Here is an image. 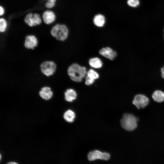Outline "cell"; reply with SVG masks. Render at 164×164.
<instances>
[{"label": "cell", "instance_id": "obj_1", "mask_svg": "<svg viewBox=\"0 0 164 164\" xmlns=\"http://www.w3.org/2000/svg\"><path fill=\"white\" fill-rule=\"evenodd\" d=\"M67 73L70 79L73 81L80 82L86 77L87 73L86 68L77 63L70 65L67 69Z\"/></svg>", "mask_w": 164, "mask_h": 164}, {"label": "cell", "instance_id": "obj_2", "mask_svg": "<svg viewBox=\"0 0 164 164\" xmlns=\"http://www.w3.org/2000/svg\"><path fill=\"white\" fill-rule=\"evenodd\" d=\"M138 118L132 114L126 113L123 114L121 121V127L125 130L132 131L137 127Z\"/></svg>", "mask_w": 164, "mask_h": 164}, {"label": "cell", "instance_id": "obj_3", "mask_svg": "<svg viewBox=\"0 0 164 164\" xmlns=\"http://www.w3.org/2000/svg\"><path fill=\"white\" fill-rule=\"evenodd\" d=\"M50 33L51 35L57 40L63 41L68 37V29L64 25L57 24L53 27Z\"/></svg>", "mask_w": 164, "mask_h": 164}, {"label": "cell", "instance_id": "obj_4", "mask_svg": "<svg viewBox=\"0 0 164 164\" xmlns=\"http://www.w3.org/2000/svg\"><path fill=\"white\" fill-rule=\"evenodd\" d=\"M56 64L53 61H44L40 65V69L42 73L47 77L53 75L56 71Z\"/></svg>", "mask_w": 164, "mask_h": 164}, {"label": "cell", "instance_id": "obj_5", "mask_svg": "<svg viewBox=\"0 0 164 164\" xmlns=\"http://www.w3.org/2000/svg\"><path fill=\"white\" fill-rule=\"evenodd\" d=\"M110 157V154L107 152H102L98 150L90 151L88 154L87 158L90 161H93L96 159H100L107 160Z\"/></svg>", "mask_w": 164, "mask_h": 164}, {"label": "cell", "instance_id": "obj_6", "mask_svg": "<svg viewBox=\"0 0 164 164\" xmlns=\"http://www.w3.org/2000/svg\"><path fill=\"white\" fill-rule=\"evenodd\" d=\"M149 102V98L142 94L136 95L132 101L133 104L138 109L145 108L148 105Z\"/></svg>", "mask_w": 164, "mask_h": 164}, {"label": "cell", "instance_id": "obj_7", "mask_svg": "<svg viewBox=\"0 0 164 164\" xmlns=\"http://www.w3.org/2000/svg\"><path fill=\"white\" fill-rule=\"evenodd\" d=\"M25 22L29 26L32 27L40 24L41 20L39 14L30 13L26 16Z\"/></svg>", "mask_w": 164, "mask_h": 164}, {"label": "cell", "instance_id": "obj_8", "mask_svg": "<svg viewBox=\"0 0 164 164\" xmlns=\"http://www.w3.org/2000/svg\"><path fill=\"white\" fill-rule=\"evenodd\" d=\"M38 44L37 38L33 35H28L25 38L24 43L25 47L28 49H34Z\"/></svg>", "mask_w": 164, "mask_h": 164}, {"label": "cell", "instance_id": "obj_9", "mask_svg": "<svg viewBox=\"0 0 164 164\" xmlns=\"http://www.w3.org/2000/svg\"><path fill=\"white\" fill-rule=\"evenodd\" d=\"M99 53L103 56L111 60H113L117 56L116 52L109 47L102 48L100 50Z\"/></svg>", "mask_w": 164, "mask_h": 164}, {"label": "cell", "instance_id": "obj_10", "mask_svg": "<svg viewBox=\"0 0 164 164\" xmlns=\"http://www.w3.org/2000/svg\"><path fill=\"white\" fill-rule=\"evenodd\" d=\"M56 16L54 13L50 10H47L43 13V18L44 22L47 24L53 23L55 19Z\"/></svg>", "mask_w": 164, "mask_h": 164}, {"label": "cell", "instance_id": "obj_11", "mask_svg": "<svg viewBox=\"0 0 164 164\" xmlns=\"http://www.w3.org/2000/svg\"><path fill=\"white\" fill-rule=\"evenodd\" d=\"M39 94L43 99L48 100L51 98L53 95V93L50 87L46 86L41 89L39 92Z\"/></svg>", "mask_w": 164, "mask_h": 164}, {"label": "cell", "instance_id": "obj_12", "mask_svg": "<svg viewBox=\"0 0 164 164\" xmlns=\"http://www.w3.org/2000/svg\"><path fill=\"white\" fill-rule=\"evenodd\" d=\"M77 93L75 90L72 89H67L64 93L65 100L68 102H72L76 99Z\"/></svg>", "mask_w": 164, "mask_h": 164}, {"label": "cell", "instance_id": "obj_13", "mask_svg": "<svg viewBox=\"0 0 164 164\" xmlns=\"http://www.w3.org/2000/svg\"><path fill=\"white\" fill-rule=\"evenodd\" d=\"M93 22L94 24L97 27H103L105 22V17L101 14L97 15L93 19Z\"/></svg>", "mask_w": 164, "mask_h": 164}, {"label": "cell", "instance_id": "obj_14", "mask_svg": "<svg viewBox=\"0 0 164 164\" xmlns=\"http://www.w3.org/2000/svg\"><path fill=\"white\" fill-rule=\"evenodd\" d=\"M89 63L91 67L96 69L100 68L103 65L102 60L97 57L91 58L89 61Z\"/></svg>", "mask_w": 164, "mask_h": 164}, {"label": "cell", "instance_id": "obj_15", "mask_svg": "<svg viewBox=\"0 0 164 164\" xmlns=\"http://www.w3.org/2000/svg\"><path fill=\"white\" fill-rule=\"evenodd\" d=\"M152 97L155 101L162 102L164 101V92L160 90H156L153 93Z\"/></svg>", "mask_w": 164, "mask_h": 164}, {"label": "cell", "instance_id": "obj_16", "mask_svg": "<svg viewBox=\"0 0 164 164\" xmlns=\"http://www.w3.org/2000/svg\"><path fill=\"white\" fill-rule=\"evenodd\" d=\"M75 116V114L74 112L71 110H68L66 111L63 115L64 119L69 122H73Z\"/></svg>", "mask_w": 164, "mask_h": 164}, {"label": "cell", "instance_id": "obj_17", "mask_svg": "<svg viewBox=\"0 0 164 164\" xmlns=\"http://www.w3.org/2000/svg\"><path fill=\"white\" fill-rule=\"evenodd\" d=\"M86 77L95 81L99 77V75L93 69H90L87 71Z\"/></svg>", "mask_w": 164, "mask_h": 164}, {"label": "cell", "instance_id": "obj_18", "mask_svg": "<svg viewBox=\"0 0 164 164\" xmlns=\"http://www.w3.org/2000/svg\"><path fill=\"white\" fill-rule=\"evenodd\" d=\"M7 26V22L5 19L3 18L0 19V32H3L6 30Z\"/></svg>", "mask_w": 164, "mask_h": 164}, {"label": "cell", "instance_id": "obj_19", "mask_svg": "<svg viewBox=\"0 0 164 164\" xmlns=\"http://www.w3.org/2000/svg\"><path fill=\"white\" fill-rule=\"evenodd\" d=\"M127 3L129 6L135 8L139 5L140 2L139 0H128Z\"/></svg>", "mask_w": 164, "mask_h": 164}, {"label": "cell", "instance_id": "obj_20", "mask_svg": "<svg viewBox=\"0 0 164 164\" xmlns=\"http://www.w3.org/2000/svg\"><path fill=\"white\" fill-rule=\"evenodd\" d=\"M85 84L86 85H89L92 84L95 81L86 77Z\"/></svg>", "mask_w": 164, "mask_h": 164}, {"label": "cell", "instance_id": "obj_21", "mask_svg": "<svg viewBox=\"0 0 164 164\" xmlns=\"http://www.w3.org/2000/svg\"><path fill=\"white\" fill-rule=\"evenodd\" d=\"M55 3L47 1L45 4L46 6L48 8H51L54 6Z\"/></svg>", "mask_w": 164, "mask_h": 164}, {"label": "cell", "instance_id": "obj_22", "mask_svg": "<svg viewBox=\"0 0 164 164\" xmlns=\"http://www.w3.org/2000/svg\"><path fill=\"white\" fill-rule=\"evenodd\" d=\"M4 13V10L3 8L1 6H0V15H2Z\"/></svg>", "mask_w": 164, "mask_h": 164}, {"label": "cell", "instance_id": "obj_23", "mask_svg": "<svg viewBox=\"0 0 164 164\" xmlns=\"http://www.w3.org/2000/svg\"><path fill=\"white\" fill-rule=\"evenodd\" d=\"M161 76L162 78L164 79V66L162 67L161 70Z\"/></svg>", "mask_w": 164, "mask_h": 164}, {"label": "cell", "instance_id": "obj_24", "mask_svg": "<svg viewBox=\"0 0 164 164\" xmlns=\"http://www.w3.org/2000/svg\"><path fill=\"white\" fill-rule=\"evenodd\" d=\"M6 164H18L17 163L14 162H8Z\"/></svg>", "mask_w": 164, "mask_h": 164}, {"label": "cell", "instance_id": "obj_25", "mask_svg": "<svg viewBox=\"0 0 164 164\" xmlns=\"http://www.w3.org/2000/svg\"><path fill=\"white\" fill-rule=\"evenodd\" d=\"M48 1L50 2L55 3L56 0H47Z\"/></svg>", "mask_w": 164, "mask_h": 164}, {"label": "cell", "instance_id": "obj_26", "mask_svg": "<svg viewBox=\"0 0 164 164\" xmlns=\"http://www.w3.org/2000/svg\"></svg>", "mask_w": 164, "mask_h": 164}]
</instances>
